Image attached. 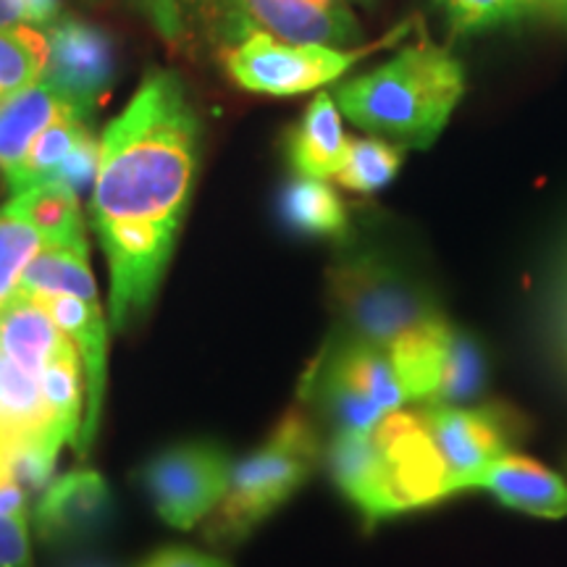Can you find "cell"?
I'll use <instances>...</instances> for the list:
<instances>
[{"label":"cell","instance_id":"6da1fadb","mask_svg":"<svg viewBox=\"0 0 567 567\" xmlns=\"http://www.w3.org/2000/svg\"><path fill=\"white\" fill-rule=\"evenodd\" d=\"M203 153V124L176 71H151L105 126L92 224L111 271V323L151 310L174 255Z\"/></svg>","mask_w":567,"mask_h":567},{"label":"cell","instance_id":"7a4b0ae2","mask_svg":"<svg viewBox=\"0 0 567 567\" xmlns=\"http://www.w3.org/2000/svg\"><path fill=\"white\" fill-rule=\"evenodd\" d=\"M326 460L339 492L365 523L452 496L421 405L394 410L371 431H334Z\"/></svg>","mask_w":567,"mask_h":567},{"label":"cell","instance_id":"3957f363","mask_svg":"<svg viewBox=\"0 0 567 567\" xmlns=\"http://www.w3.org/2000/svg\"><path fill=\"white\" fill-rule=\"evenodd\" d=\"M465 92V71L446 48L417 42L337 90L358 130L408 147H431Z\"/></svg>","mask_w":567,"mask_h":567},{"label":"cell","instance_id":"277c9868","mask_svg":"<svg viewBox=\"0 0 567 567\" xmlns=\"http://www.w3.org/2000/svg\"><path fill=\"white\" fill-rule=\"evenodd\" d=\"M344 243L329 268L337 331L389 350L410 331L444 316L434 289L400 252L350 243V237Z\"/></svg>","mask_w":567,"mask_h":567},{"label":"cell","instance_id":"5b68a950","mask_svg":"<svg viewBox=\"0 0 567 567\" xmlns=\"http://www.w3.org/2000/svg\"><path fill=\"white\" fill-rule=\"evenodd\" d=\"M321 457L323 442L316 421L302 405L292 408L260 450L231 467L226 496L205 523V538L216 547L243 542L300 492Z\"/></svg>","mask_w":567,"mask_h":567},{"label":"cell","instance_id":"8992f818","mask_svg":"<svg viewBox=\"0 0 567 567\" xmlns=\"http://www.w3.org/2000/svg\"><path fill=\"white\" fill-rule=\"evenodd\" d=\"M300 400L313 402L334 431H371L408 405L389 352L342 331L305 375Z\"/></svg>","mask_w":567,"mask_h":567},{"label":"cell","instance_id":"52a82bcc","mask_svg":"<svg viewBox=\"0 0 567 567\" xmlns=\"http://www.w3.org/2000/svg\"><path fill=\"white\" fill-rule=\"evenodd\" d=\"M386 352L408 405H463L484 389V352L446 316L410 331Z\"/></svg>","mask_w":567,"mask_h":567},{"label":"cell","instance_id":"ba28073f","mask_svg":"<svg viewBox=\"0 0 567 567\" xmlns=\"http://www.w3.org/2000/svg\"><path fill=\"white\" fill-rule=\"evenodd\" d=\"M231 467L234 463L224 446L182 442L147 460L140 484L166 526L189 530L221 505Z\"/></svg>","mask_w":567,"mask_h":567},{"label":"cell","instance_id":"9c48e42d","mask_svg":"<svg viewBox=\"0 0 567 567\" xmlns=\"http://www.w3.org/2000/svg\"><path fill=\"white\" fill-rule=\"evenodd\" d=\"M371 48L337 51L329 45H292L250 30L226 53V69L243 90L260 95H300L339 80Z\"/></svg>","mask_w":567,"mask_h":567},{"label":"cell","instance_id":"30bf717a","mask_svg":"<svg viewBox=\"0 0 567 567\" xmlns=\"http://www.w3.org/2000/svg\"><path fill=\"white\" fill-rule=\"evenodd\" d=\"M446 467L452 494L476 486L481 473L515 452L520 417L502 405H421Z\"/></svg>","mask_w":567,"mask_h":567},{"label":"cell","instance_id":"8fae6325","mask_svg":"<svg viewBox=\"0 0 567 567\" xmlns=\"http://www.w3.org/2000/svg\"><path fill=\"white\" fill-rule=\"evenodd\" d=\"M74 434L59 421L40 381L0 352V481L13 478L24 455L59 457Z\"/></svg>","mask_w":567,"mask_h":567},{"label":"cell","instance_id":"7c38bea8","mask_svg":"<svg viewBox=\"0 0 567 567\" xmlns=\"http://www.w3.org/2000/svg\"><path fill=\"white\" fill-rule=\"evenodd\" d=\"M229 24V38H245L250 30H266L292 45H344L360 40L358 21L339 3L313 0H218Z\"/></svg>","mask_w":567,"mask_h":567},{"label":"cell","instance_id":"4fadbf2b","mask_svg":"<svg viewBox=\"0 0 567 567\" xmlns=\"http://www.w3.org/2000/svg\"><path fill=\"white\" fill-rule=\"evenodd\" d=\"M48 66L42 82L61 92L71 105L87 113L109 92L116 76L113 42L95 24L76 17H61L48 32Z\"/></svg>","mask_w":567,"mask_h":567},{"label":"cell","instance_id":"5bb4252c","mask_svg":"<svg viewBox=\"0 0 567 567\" xmlns=\"http://www.w3.org/2000/svg\"><path fill=\"white\" fill-rule=\"evenodd\" d=\"M111 517L113 494L95 471H71L55 478L34 507V526L48 547L90 542L103 534Z\"/></svg>","mask_w":567,"mask_h":567},{"label":"cell","instance_id":"9a60e30c","mask_svg":"<svg viewBox=\"0 0 567 567\" xmlns=\"http://www.w3.org/2000/svg\"><path fill=\"white\" fill-rule=\"evenodd\" d=\"M0 352L9 354L21 371L38 379L42 386L45 375L66 354L76 352V344L53 323L42 305L32 297L13 295L0 308Z\"/></svg>","mask_w":567,"mask_h":567},{"label":"cell","instance_id":"2e32d148","mask_svg":"<svg viewBox=\"0 0 567 567\" xmlns=\"http://www.w3.org/2000/svg\"><path fill=\"white\" fill-rule=\"evenodd\" d=\"M473 488H486L502 505L520 509L526 515L549 517V520L567 517L565 481L534 460L515 455V452L488 465Z\"/></svg>","mask_w":567,"mask_h":567},{"label":"cell","instance_id":"e0dca14e","mask_svg":"<svg viewBox=\"0 0 567 567\" xmlns=\"http://www.w3.org/2000/svg\"><path fill=\"white\" fill-rule=\"evenodd\" d=\"M66 113H82L48 82H38L0 101V172L6 179L17 172L34 140ZM87 116V113H84Z\"/></svg>","mask_w":567,"mask_h":567},{"label":"cell","instance_id":"ac0fdd59","mask_svg":"<svg viewBox=\"0 0 567 567\" xmlns=\"http://www.w3.org/2000/svg\"><path fill=\"white\" fill-rule=\"evenodd\" d=\"M347 151H350V137L342 130L337 103L331 101L329 92H318L287 142L295 176H308V179L337 176L347 161Z\"/></svg>","mask_w":567,"mask_h":567},{"label":"cell","instance_id":"d6986e66","mask_svg":"<svg viewBox=\"0 0 567 567\" xmlns=\"http://www.w3.org/2000/svg\"><path fill=\"white\" fill-rule=\"evenodd\" d=\"M9 208L40 231L45 247H87L82 231L80 195L61 182H40L11 197Z\"/></svg>","mask_w":567,"mask_h":567},{"label":"cell","instance_id":"ffe728a7","mask_svg":"<svg viewBox=\"0 0 567 567\" xmlns=\"http://www.w3.org/2000/svg\"><path fill=\"white\" fill-rule=\"evenodd\" d=\"M279 216L289 229L308 237H329L344 243L350 237V213L342 197L323 179L295 176L279 195Z\"/></svg>","mask_w":567,"mask_h":567},{"label":"cell","instance_id":"44dd1931","mask_svg":"<svg viewBox=\"0 0 567 567\" xmlns=\"http://www.w3.org/2000/svg\"><path fill=\"white\" fill-rule=\"evenodd\" d=\"M90 130L84 126V113H66L59 122H53L45 132L34 140L30 153L24 155V161L19 163V168L9 179V189L13 195L24 193L27 187L40 182H51L55 168L61 166L63 158L80 145L84 134Z\"/></svg>","mask_w":567,"mask_h":567},{"label":"cell","instance_id":"7402d4cb","mask_svg":"<svg viewBox=\"0 0 567 567\" xmlns=\"http://www.w3.org/2000/svg\"><path fill=\"white\" fill-rule=\"evenodd\" d=\"M48 38L34 27L0 30V101L32 87L48 66Z\"/></svg>","mask_w":567,"mask_h":567},{"label":"cell","instance_id":"603a6c76","mask_svg":"<svg viewBox=\"0 0 567 567\" xmlns=\"http://www.w3.org/2000/svg\"><path fill=\"white\" fill-rule=\"evenodd\" d=\"M402 151L384 140H350L344 166L339 168V187L358 195H373L384 189L400 174Z\"/></svg>","mask_w":567,"mask_h":567},{"label":"cell","instance_id":"cb8c5ba5","mask_svg":"<svg viewBox=\"0 0 567 567\" xmlns=\"http://www.w3.org/2000/svg\"><path fill=\"white\" fill-rule=\"evenodd\" d=\"M42 247L40 231L6 205L0 210V308L19 292L21 276Z\"/></svg>","mask_w":567,"mask_h":567},{"label":"cell","instance_id":"d4e9b609","mask_svg":"<svg viewBox=\"0 0 567 567\" xmlns=\"http://www.w3.org/2000/svg\"><path fill=\"white\" fill-rule=\"evenodd\" d=\"M450 21L452 34L492 30L526 13V0H434Z\"/></svg>","mask_w":567,"mask_h":567},{"label":"cell","instance_id":"484cf974","mask_svg":"<svg viewBox=\"0 0 567 567\" xmlns=\"http://www.w3.org/2000/svg\"><path fill=\"white\" fill-rule=\"evenodd\" d=\"M97 166H101V142L92 137L87 132L82 137L80 145L71 151L59 168H55L53 182L66 184L69 189H74L76 195L87 193L90 187H95Z\"/></svg>","mask_w":567,"mask_h":567},{"label":"cell","instance_id":"4316f807","mask_svg":"<svg viewBox=\"0 0 567 567\" xmlns=\"http://www.w3.org/2000/svg\"><path fill=\"white\" fill-rule=\"evenodd\" d=\"M126 3L151 21L153 30L166 42H172V45H179V42L189 38V30L184 24L176 0H126Z\"/></svg>","mask_w":567,"mask_h":567},{"label":"cell","instance_id":"83f0119b","mask_svg":"<svg viewBox=\"0 0 567 567\" xmlns=\"http://www.w3.org/2000/svg\"><path fill=\"white\" fill-rule=\"evenodd\" d=\"M0 567H32L27 515H0Z\"/></svg>","mask_w":567,"mask_h":567},{"label":"cell","instance_id":"f1b7e54d","mask_svg":"<svg viewBox=\"0 0 567 567\" xmlns=\"http://www.w3.org/2000/svg\"><path fill=\"white\" fill-rule=\"evenodd\" d=\"M137 567H231L226 559L205 555V551L189 549V547H166L153 551L145 557Z\"/></svg>","mask_w":567,"mask_h":567},{"label":"cell","instance_id":"f546056e","mask_svg":"<svg viewBox=\"0 0 567 567\" xmlns=\"http://www.w3.org/2000/svg\"><path fill=\"white\" fill-rule=\"evenodd\" d=\"M21 9L34 27H53L61 19V0H21Z\"/></svg>","mask_w":567,"mask_h":567},{"label":"cell","instance_id":"4dcf8cb0","mask_svg":"<svg viewBox=\"0 0 567 567\" xmlns=\"http://www.w3.org/2000/svg\"><path fill=\"white\" fill-rule=\"evenodd\" d=\"M555 342L563 352L567 363V268L563 274V284L557 289V308H555Z\"/></svg>","mask_w":567,"mask_h":567},{"label":"cell","instance_id":"1f68e13d","mask_svg":"<svg viewBox=\"0 0 567 567\" xmlns=\"http://www.w3.org/2000/svg\"><path fill=\"white\" fill-rule=\"evenodd\" d=\"M176 6H179L187 30H193L197 19H205L210 17V13H216L218 0H176Z\"/></svg>","mask_w":567,"mask_h":567},{"label":"cell","instance_id":"d6a6232c","mask_svg":"<svg viewBox=\"0 0 567 567\" xmlns=\"http://www.w3.org/2000/svg\"><path fill=\"white\" fill-rule=\"evenodd\" d=\"M17 21H24V9H21V0H0V30L13 27Z\"/></svg>","mask_w":567,"mask_h":567},{"label":"cell","instance_id":"836d02e7","mask_svg":"<svg viewBox=\"0 0 567 567\" xmlns=\"http://www.w3.org/2000/svg\"><path fill=\"white\" fill-rule=\"evenodd\" d=\"M559 3V0H526V11H530V9H544V11H551L555 9V6Z\"/></svg>","mask_w":567,"mask_h":567},{"label":"cell","instance_id":"e575fe53","mask_svg":"<svg viewBox=\"0 0 567 567\" xmlns=\"http://www.w3.org/2000/svg\"><path fill=\"white\" fill-rule=\"evenodd\" d=\"M551 13H555L557 19H563L565 24H567V0H559V3L555 6V9H551Z\"/></svg>","mask_w":567,"mask_h":567},{"label":"cell","instance_id":"d590c367","mask_svg":"<svg viewBox=\"0 0 567 567\" xmlns=\"http://www.w3.org/2000/svg\"><path fill=\"white\" fill-rule=\"evenodd\" d=\"M76 567H109V565H97V563H84V565H76Z\"/></svg>","mask_w":567,"mask_h":567},{"label":"cell","instance_id":"8d00e7d4","mask_svg":"<svg viewBox=\"0 0 567 567\" xmlns=\"http://www.w3.org/2000/svg\"><path fill=\"white\" fill-rule=\"evenodd\" d=\"M313 3H321V6H329V3H334V0H313Z\"/></svg>","mask_w":567,"mask_h":567},{"label":"cell","instance_id":"74e56055","mask_svg":"<svg viewBox=\"0 0 567 567\" xmlns=\"http://www.w3.org/2000/svg\"><path fill=\"white\" fill-rule=\"evenodd\" d=\"M84 3H101V0H84Z\"/></svg>","mask_w":567,"mask_h":567}]
</instances>
